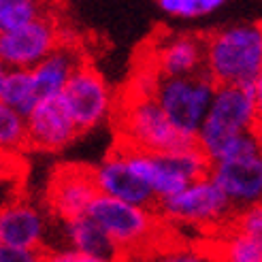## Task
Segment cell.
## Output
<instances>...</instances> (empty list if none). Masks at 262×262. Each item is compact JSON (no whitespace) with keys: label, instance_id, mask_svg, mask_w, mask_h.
Instances as JSON below:
<instances>
[{"label":"cell","instance_id":"25","mask_svg":"<svg viewBox=\"0 0 262 262\" xmlns=\"http://www.w3.org/2000/svg\"><path fill=\"white\" fill-rule=\"evenodd\" d=\"M21 194V179H0V209Z\"/></svg>","mask_w":262,"mask_h":262},{"label":"cell","instance_id":"12","mask_svg":"<svg viewBox=\"0 0 262 262\" xmlns=\"http://www.w3.org/2000/svg\"><path fill=\"white\" fill-rule=\"evenodd\" d=\"M92 173H94V181L100 194H107L113 196V199L141 207H156V203H158L151 186L130 166L120 145L96 168H92Z\"/></svg>","mask_w":262,"mask_h":262},{"label":"cell","instance_id":"9","mask_svg":"<svg viewBox=\"0 0 262 262\" xmlns=\"http://www.w3.org/2000/svg\"><path fill=\"white\" fill-rule=\"evenodd\" d=\"M62 43L56 21L38 15L15 28L0 32V62L7 69H32Z\"/></svg>","mask_w":262,"mask_h":262},{"label":"cell","instance_id":"3","mask_svg":"<svg viewBox=\"0 0 262 262\" xmlns=\"http://www.w3.org/2000/svg\"><path fill=\"white\" fill-rule=\"evenodd\" d=\"M120 143L145 151H171L196 139L181 135L149 94H133L120 111Z\"/></svg>","mask_w":262,"mask_h":262},{"label":"cell","instance_id":"13","mask_svg":"<svg viewBox=\"0 0 262 262\" xmlns=\"http://www.w3.org/2000/svg\"><path fill=\"white\" fill-rule=\"evenodd\" d=\"M47 220L38 207L24 196H15L0 209V245L34 250L47 256L45 250Z\"/></svg>","mask_w":262,"mask_h":262},{"label":"cell","instance_id":"10","mask_svg":"<svg viewBox=\"0 0 262 262\" xmlns=\"http://www.w3.org/2000/svg\"><path fill=\"white\" fill-rule=\"evenodd\" d=\"M24 120L28 149L60 151L79 137V130L64 107L60 94L38 98L34 107L24 115Z\"/></svg>","mask_w":262,"mask_h":262},{"label":"cell","instance_id":"24","mask_svg":"<svg viewBox=\"0 0 262 262\" xmlns=\"http://www.w3.org/2000/svg\"><path fill=\"white\" fill-rule=\"evenodd\" d=\"M45 258V254L34 250H21V247L0 245V262H36Z\"/></svg>","mask_w":262,"mask_h":262},{"label":"cell","instance_id":"5","mask_svg":"<svg viewBox=\"0 0 262 262\" xmlns=\"http://www.w3.org/2000/svg\"><path fill=\"white\" fill-rule=\"evenodd\" d=\"M88 215L109 234L120 256L143 247L158 228L154 207L133 205L100 192L90 203Z\"/></svg>","mask_w":262,"mask_h":262},{"label":"cell","instance_id":"22","mask_svg":"<svg viewBox=\"0 0 262 262\" xmlns=\"http://www.w3.org/2000/svg\"><path fill=\"white\" fill-rule=\"evenodd\" d=\"M230 224L234 228L243 230L245 234H250L256 241V245L262 250V203H256V205L243 207L239 211H234Z\"/></svg>","mask_w":262,"mask_h":262},{"label":"cell","instance_id":"11","mask_svg":"<svg viewBox=\"0 0 262 262\" xmlns=\"http://www.w3.org/2000/svg\"><path fill=\"white\" fill-rule=\"evenodd\" d=\"M96 194L98 188L92 168L81 164H64L51 175L47 188V207L54 217L67 222L85 215Z\"/></svg>","mask_w":262,"mask_h":262},{"label":"cell","instance_id":"19","mask_svg":"<svg viewBox=\"0 0 262 262\" xmlns=\"http://www.w3.org/2000/svg\"><path fill=\"white\" fill-rule=\"evenodd\" d=\"M0 149L7 151H26V120L24 115L11 109L9 104L0 100Z\"/></svg>","mask_w":262,"mask_h":262},{"label":"cell","instance_id":"7","mask_svg":"<svg viewBox=\"0 0 262 262\" xmlns=\"http://www.w3.org/2000/svg\"><path fill=\"white\" fill-rule=\"evenodd\" d=\"M60 98L79 135L107 122V117L115 109V98L109 83L94 67L85 62L73 71L60 92Z\"/></svg>","mask_w":262,"mask_h":262},{"label":"cell","instance_id":"20","mask_svg":"<svg viewBox=\"0 0 262 262\" xmlns=\"http://www.w3.org/2000/svg\"><path fill=\"white\" fill-rule=\"evenodd\" d=\"M168 17L175 19H199L213 15L226 5V0H156Z\"/></svg>","mask_w":262,"mask_h":262},{"label":"cell","instance_id":"28","mask_svg":"<svg viewBox=\"0 0 262 262\" xmlns=\"http://www.w3.org/2000/svg\"><path fill=\"white\" fill-rule=\"evenodd\" d=\"M5 75H7V67L0 62V90H3V81H5Z\"/></svg>","mask_w":262,"mask_h":262},{"label":"cell","instance_id":"18","mask_svg":"<svg viewBox=\"0 0 262 262\" xmlns=\"http://www.w3.org/2000/svg\"><path fill=\"white\" fill-rule=\"evenodd\" d=\"M220 256L228 262H262V250L256 241L232 224L220 241Z\"/></svg>","mask_w":262,"mask_h":262},{"label":"cell","instance_id":"2","mask_svg":"<svg viewBox=\"0 0 262 262\" xmlns=\"http://www.w3.org/2000/svg\"><path fill=\"white\" fill-rule=\"evenodd\" d=\"M258 117L260 115L250 88L217 85L196 133V145L213 162L224 156L228 145L239 135L256 130Z\"/></svg>","mask_w":262,"mask_h":262},{"label":"cell","instance_id":"23","mask_svg":"<svg viewBox=\"0 0 262 262\" xmlns=\"http://www.w3.org/2000/svg\"><path fill=\"white\" fill-rule=\"evenodd\" d=\"M26 162L21 151H7L0 149V179H24Z\"/></svg>","mask_w":262,"mask_h":262},{"label":"cell","instance_id":"8","mask_svg":"<svg viewBox=\"0 0 262 262\" xmlns=\"http://www.w3.org/2000/svg\"><path fill=\"white\" fill-rule=\"evenodd\" d=\"M209 177L226 194L234 211L262 203V147L213 160Z\"/></svg>","mask_w":262,"mask_h":262},{"label":"cell","instance_id":"1","mask_svg":"<svg viewBox=\"0 0 262 262\" xmlns=\"http://www.w3.org/2000/svg\"><path fill=\"white\" fill-rule=\"evenodd\" d=\"M262 69V21L230 24L205 38V73L217 85L250 88Z\"/></svg>","mask_w":262,"mask_h":262},{"label":"cell","instance_id":"29","mask_svg":"<svg viewBox=\"0 0 262 262\" xmlns=\"http://www.w3.org/2000/svg\"><path fill=\"white\" fill-rule=\"evenodd\" d=\"M256 133H258V137L262 139V115L258 117V124H256Z\"/></svg>","mask_w":262,"mask_h":262},{"label":"cell","instance_id":"30","mask_svg":"<svg viewBox=\"0 0 262 262\" xmlns=\"http://www.w3.org/2000/svg\"><path fill=\"white\" fill-rule=\"evenodd\" d=\"M0 32H3V30H0Z\"/></svg>","mask_w":262,"mask_h":262},{"label":"cell","instance_id":"15","mask_svg":"<svg viewBox=\"0 0 262 262\" xmlns=\"http://www.w3.org/2000/svg\"><path fill=\"white\" fill-rule=\"evenodd\" d=\"M81 62H85L81 51L69 43H60L54 51H49L41 62H36L30 69V73H32V81H34L38 98L58 96L64 83H67L69 77L73 75V71L79 67Z\"/></svg>","mask_w":262,"mask_h":262},{"label":"cell","instance_id":"6","mask_svg":"<svg viewBox=\"0 0 262 262\" xmlns=\"http://www.w3.org/2000/svg\"><path fill=\"white\" fill-rule=\"evenodd\" d=\"M158 211L173 222L190 226H215L232 220L234 209L217 183L205 175L186 183L179 192L156 203Z\"/></svg>","mask_w":262,"mask_h":262},{"label":"cell","instance_id":"27","mask_svg":"<svg viewBox=\"0 0 262 262\" xmlns=\"http://www.w3.org/2000/svg\"><path fill=\"white\" fill-rule=\"evenodd\" d=\"M166 260H175V262H196V260H203L196 252H175L171 258Z\"/></svg>","mask_w":262,"mask_h":262},{"label":"cell","instance_id":"17","mask_svg":"<svg viewBox=\"0 0 262 262\" xmlns=\"http://www.w3.org/2000/svg\"><path fill=\"white\" fill-rule=\"evenodd\" d=\"M0 100L21 115H26L34 107L38 94L30 69H7L3 90H0Z\"/></svg>","mask_w":262,"mask_h":262},{"label":"cell","instance_id":"16","mask_svg":"<svg viewBox=\"0 0 262 262\" xmlns=\"http://www.w3.org/2000/svg\"><path fill=\"white\" fill-rule=\"evenodd\" d=\"M62 224H64V234H67L69 245L92 256L94 262H109V260L120 258V252H117V247L109 239V234L88 213L67 220Z\"/></svg>","mask_w":262,"mask_h":262},{"label":"cell","instance_id":"26","mask_svg":"<svg viewBox=\"0 0 262 262\" xmlns=\"http://www.w3.org/2000/svg\"><path fill=\"white\" fill-rule=\"evenodd\" d=\"M250 90H252V96H254V102H256L258 115H262V69H260L258 75L254 77V81H252Z\"/></svg>","mask_w":262,"mask_h":262},{"label":"cell","instance_id":"21","mask_svg":"<svg viewBox=\"0 0 262 262\" xmlns=\"http://www.w3.org/2000/svg\"><path fill=\"white\" fill-rule=\"evenodd\" d=\"M43 13L41 0H0V30H9L38 17Z\"/></svg>","mask_w":262,"mask_h":262},{"label":"cell","instance_id":"14","mask_svg":"<svg viewBox=\"0 0 262 262\" xmlns=\"http://www.w3.org/2000/svg\"><path fill=\"white\" fill-rule=\"evenodd\" d=\"M154 71L160 77H188L205 71V36L181 32L158 41L154 51Z\"/></svg>","mask_w":262,"mask_h":262},{"label":"cell","instance_id":"4","mask_svg":"<svg viewBox=\"0 0 262 262\" xmlns=\"http://www.w3.org/2000/svg\"><path fill=\"white\" fill-rule=\"evenodd\" d=\"M217 83L205 71L188 77H160L154 85V98L181 135L196 139Z\"/></svg>","mask_w":262,"mask_h":262}]
</instances>
